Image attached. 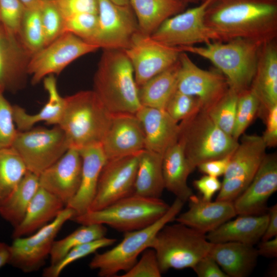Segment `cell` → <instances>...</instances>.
Returning <instances> with one entry per match:
<instances>
[{
	"label": "cell",
	"instance_id": "obj_1",
	"mask_svg": "<svg viewBox=\"0 0 277 277\" xmlns=\"http://www.w3.org/2000/svg\"><path fill=\"white\" fill-rule=\"evenodd\" d=\"M204 20L219 41L267 43L276 39L277 0H212Z\"/></svg>",
	"mask_w": 277,
	"mask_h": 277
},
{
	"label": "cell",
	"instance_id": "obj_2",
	"mask_svg": "<svg viewBox=\"0 0 277 277\" xmlns=\"http://www.w3.org/2000/svg\"><path fill=\"white\" fill-rule=\"evenodd\" d=\"M129 58L122 50H103L93 77V91L112 114H134L142 107Z\"/></svg>",
	"mask_w": 277,
	"mask_h": 277
},
{
	"label": "cell",
	"instance_id": "obj_3",
	"mask_svg": "<svg viewBox=\"0 0 277 277\" xmlns=\"http://www.w3.org/2000/svg\"><path fill=\"white\" fill-rule=\"evenodd\" d=\"M263 44L235 38L226 42L211 41L202 46L180 48L183 52L211 62L225 76L229 88L239 94L250 87Z\"/></svg>",
	"mask_w": 277,
	"mask_h": 277
},
{
	"label": "cell",
	"instance_id": "obj_4",
	"mask_svg": "<svg viewBox=\"0 0 277 277\" xmlns=\"http://www.w3.org/2000/svg\"><path fill=\"white\" fill-rule=\"evenodd\" d=\"M64 98V111L58 126L64 132L70 148L80 150L101 144L111 113L94 91H81Z\"/></svg>",
	"mask_w": 277,
	"mask_h": 277
},
{
	"label": "cell",
	"instance_id": "obj_5",
	"mask_svg": "<svg viewBox=\"0 0 277 277\" xmlns=\"http://www.w3.org/2000/svg\"><path fill=\"white\" fill-rule=\"evenodd\" d=\"M177 142L193 170L201 164L232 153L239 144L203 109L180 122Z\"/></svg>",
	"mask_w": 277,
	"mask_h": 277
},
{
	"label": "cell",
	"instance_id": "obj_6",
	"mask_svg": "<svg viewBox=\"0 0 277 277\" xmlns=\"http://www.w3.org/2000/svg\"><path fill=\"white\" fill-rule=\"evenodd\" d=\"M169 207L160 198L133 194L102 209L89 210L71 220L81 225H106L125 232L149 226L163 216Z\"/></svg>",
	"mask_w": 277,
	"mask_h": 277
},
{
	"label": "cell",
	"instance_id": "obj_7",
	"mask_svg": "<svg viewBox=\"0 0 277 277\" xmlns=\"http://www.w3.org/2000/svg\"><path fill=\"white\" fill-rule=\"evenodd\" d=\"M184 203L176 198L166 213L152 224L142 229L125 232L123 240L112 249L96 253L90 262L91 269L98 270L101 277H110L121 271H127L137 262L138 255L150 248L157 232L174 221Z\"/></svg>",
	"mask_w": 277,
	"mask_h": 277
},
{
	"label": "cell",
	"instance_id": "obj_8",
	"mask_svg": "<svg viewBox=\"0 0 277 277\" xmlns=\"http://www.w3.org/2000/svg\"><path fill=\"white\" fill-rule=\"evenodd\" d=\"M211 245L206 234L177 223L165 225L150 248L155 251L162 273L170 269L192 268L208 254Z\"/></svg>",
	"mask_w": 277,
	"mask_h": 277
},
{
	"label": "cell",
	"instance_id": "obj_9",
	"mask_svg": "<svg viewBox=\"0 0 277 277\" xmlns=\"http://www.w3.org/2000/svg\"><path fill=\"white\" fill-rule=\"evenodd\" d=\"M12 147L23 160L27 171L39 175L69 148L66 136L58 126L32 127L18 131Z\"/></svg>",
	"mask_w": 277,
	"mask_h": 277
},
{
	"label": "cell",
	"instance_id": "obj_10",
	"mask_svg": "<svg viewBox=\"0 0 277 277\" xmlns=\"http://www.w3.org/2000/svg\"><path fill=\"white\" fill-rule=\"evenodd\" d=\"M261 136L244 134L231 155L215 200L233 202L247 187L264 159Z\"/></svg>",
	"mask_w": 277,
	"mask_h": 277
},
{
	"label": "cell",
	"instance_id": "obj_11",
	"mask_svg": "<svg viewBox=\"0 0 277 277\" xmlns=\"http://www.w3.org/2000/svg\"><path fill=\"white\" fill-rule=\"evenodd\" d=\"M99 49L72 33H63L31 55L28 73L32 84L36 85L49 75L60 74L75 60Z\"/></svg>",
	"mask_w": 277,
	"mask_h": 277
},
{
	"label": "cell",
	"instance_id": "obj_12",
	"mask_svg": "<svg viewBox=\"0 0 277 277\" xmlns=\"http://www.w3.org/2000/svg\"><path fill=\"white\" fill-rule=\"evenodd\" d=\"M212 0H204L164 22L151 35L157 42L173 47L195 46L217 41L215 34L206 25V10Z\"/></svg>",
	"mask_w": 277,
	"mask_h": 277
},
{
	"label": "cell",
	"instance_id": "obj_13",
	"mask_svg": "<svg viewBox=\"0 0 277 277\" xmlns=\"http://www.w3.org/2000/svg\"><path fill=\"white\" fill-rule=\"evenodd\" d=\"M75 215L72 209L65 207L51 222L34 234L14 239L9 264L24 272L38 270L45 263L55 238L64 224Z\"/></svg>",
	"mask_w": 277,
	"mask_h": 277
},
{
	"label": "cell",
	"instance_id": "obj_14",
	"mask_svg": "<svg viewBox=\"0 0 277 277\" xmlns=\"http://www.w3.org/2000/svg\"><path fill=\"white\" fill-rule=\"evenodd\" d=\"M98 6L97 27L91 44L103 50L126 49L139 30L131 7L111 0H98Z\"/></svg>",
	"mask_w": 277,
	"mask_h": 277
},
{
	"label": "cell",
	"instance_id": "obj_15",
	"mask_svg": "<svg viewBox=\"0 0 277 277\" xmlns=\"http://www.w3.org/2000/svg\"><path fill=\"white\" fill-rule=\"evenodd\" d=\"M124 51L132 64L138 87L175 63L183 52L181 48L164 45L140 30Z\"/></svg>",
	"mask_w": 277,
	"mask_h": 277
},
{
	"label": "cell",
	"instance_id": "obj_16",
	"mask_svg": "<svg viewBox=\"0 0 277 277\" xmlns=\"http://www.w3.org/2000/svg\"><path fill=\"white\" fill-rule=\"evenodd\" d=\"M179 61L176 90L197 97L205 110L214 105L229 90L226 78L219 70L201 68L183 51Z\"/></svg>",
	"mask_w": 277,
	"mask_h": 277
},
{
	"label": "cell",
	"instance_id": "obj_17",
	"mask_svg": "<svg viewBox=\"0 0 277 277\" xmlns=\"http://www.w3.org/2000/svg\"><path fill=\"white\" fill-rule=\"evenodd\" d=\"M137 154L106 161L101 170L96 193L89 210L102 209L134 194Z\"/></svg>",
	"mask_w": 277,
	"mask_h": 277
},
{
	"label": "cell",
	"instance_id": "obj_18",
	"mask_svg": "<svg viewBox=\"0 0 277 277\" xmlns=\"http://www.w3.org/2000/svg\"><path fill=\"white\" fill-rule=\"evenodd\" d=\"M101 146L107 160L136 154L144 149V133L136 115L111 113Z\"/></svg>",
	"mask_w": 277,
	"mask_h": 277
},
{
	"label": "cell",
	"instance_id": "obj_19",
	"mask_svg": "<svg viewBox=\"0 0 277 277\" xmlns=\"http://www.w3.org/2000/svg\"><path fill=\"white\" fill-rule=\"evenodd\" d=\"M276 190V154H266L249 185L233 202L237 215L267 213L268 200Z\"/></svg>",
	"mask_w": 277,
	"mask_h": 277
},
{
	"label": "cell",
	"instance_id": "obj_20",
	"mask_svg": "<svg viewBox=\"0 0 277 277\" xmlns=\"http://www.w3.org/2000/svg\"><path fill=\"white\" fill-rule=\"evenodd\" d=\"M82 168L79 150L70 148L39 175V187L57 197L66 206L78 190Z\"/></svg>",
	"mask_w": 277,
	"mask_h": 277
},
{
	"label": "cell",
	"instance_id": "obj_21",
	"mask_svg": "<svg viewBox=\"0 0 277 277\" xmlns=\"http://www.w3.org/2000/svg\"><path fill=\"white\" fill-rule=\"evenodd\" d=\"M31 55L19 37L0 24V87L4 91L15 92L25 87Z\"/></svg>",
	"mask_w": 277,
	"mask_h": 277
},
{
	"label": "cell",
	"instance_id": "obj_22",
	"mask_svg": "<svg viewBox=\"0 0 277 277\" xmlns=\"http://www.w3.org/2000/svg\"><path fill=\"white\" fill-rule=\"evenodd\" d=\"M188 202V209L178 214L174 220L205 234L237 215L233 202H212L194 194Z\"/></svg>",
	"mask_w": 277,
	"mask_h": 277
},
{
	"label": "cell",
	"instance_id": "obj_23",
	"mask_svg": "<svg viewBox=\"0 0 277 277\" xmlns=\"http://www.w3.org/2000/svg\"><path fill=\"white\" fill-rule=\"evenodd\" d=\"M250 88L259 100V114L264 118L267 111L277 105L276 39L262 44Z\"/></svg>",
	"mask_w": 277,
	"mask_h": 277
},
{
	"label": "cell",
	"instance_id": "obj_24",
	"mask_svg": "<svg viewBox=\"0 0 277 277\" xmlns=\"http://www.w3.org/2000/svg\"><path fill=\"white\" fill-rule=\"evenodd\" d=\"M135 115L143 129L145 149L163 155L177 142L179 124L165 110L142 106Z\"/></svg>",
	"mask_w": 277,
	"mask_h": 277
},
{
	"label": "cell",
	"instance_id": "obj_25",
	"mask_svg": "<svg viewBox=\"0 0 277 277\" xmlns=\"http://www.w3.org/2000/svg\"><path fill=\"white\" fill-rule=\"evenodd\" d=\"M79 151L82 160L80 188L75 196L65 206L74 210V216L89 210L96 193L101 170L107 161L101 144L85 147Z\"/></svg>",
	"mask_w": 277,
	"mask_h": 277
},
{
	"label": "cell",
	"instance_id": "obj_26",
	"mask_svg": "<svg viewBox=\"0 0 277 277\" xmlns=\"http://www.w3.org/2000/svg\"><path fill=\"white\" fill-rule=\"evenodd\" d=\"M208 254L228 277L249 275L259 256L253 245L236 242L212 243Z\"/></svg>",
	"mask_w": 277,
	"mask_h": 277
},
{
	"label": "cell",
	"instance_id": "obj_27",
	"mask_svg": "<svg viewBox=\"0 0 277 277\" xmlns=\"http://www.w3.org/2000/svg\"><path fill=\"white\" fill-rule=\"evenodd\" d=\"M206 234L212 243L236 242L250 245L262 238L268 221V212L261 215H239Z\"/></svg>",
	"mask_w": 277,
	"mask_h": 277
},
{
	"label": "cell",
	"instance_id": "obj_28",
	"mask_svg": "<svg viewBox=\"0 0 277 277\" xmlns=\"http://www.w3.org/2000/svg\"><path fill=\"white\" fill-rule=\"evenodd\" d=\"M65 207L57 197L39 187L22 222L14 227L13 239L29 235L53 220Z\"/></svg>",
	"mask_w": 277,
	"mask_h": 277
},
{
	"label": "cell",
	"instance_id": "obj_29",
	"mask_svg": "<svg viewBox=\"0 0 277 277\" xmlns=\"http://www.w3.org/2000/svg\"><path fill=\"white\" fill-rule=\"evenodd\" d=\"M43 81L48 98L37 113L30 114L18 105L13 106L14 121L18 131L30 129L41 122L55 126L58 125L61 121L64 111L65 98L58 91L54 75L47 76Z\"/></svg>",
	"mask_w": 277,
	"mask_h": 277
},
{
	"label": "cell",
	"instance_id": "obj_30",
	"mask_svg": "<svg viewBox=\"0 0 277 277\" xmlns=\"http://www.w3.org/2000/svg\"><path fill=\"white\" fill-rule=\"evenodd\" d=\"M162 172L165 188L184 203L193 194L187 179L193 171L183 148L177 142L163 155Z\"/></svg>",
	"mask_w": 277,
	"mask_h": 277
},
{
	"label": "cell",
	"instance_id": "obj_31",
	"mask_svg": "<svg viewBox=\"0 0 277 277\" xmlns=\"http://www.w3.org/2000/svg\"><path fill=\"white\" fill-rule=\"evenodd\" d=\"M185 0H129L139 30L151 35L167 19L186 9Z\"/></svg>",
	"mask_w": 277,
	"mask_h": 277
},
{
	"label": "cell",
	"instance_id": "obj_32",
	"mask_svg": "<svg viewBox=\"0 0 277 277\" xmlns=\"http://www.w3.org/2000/svg\"><path fill=\"white\" fill-rule=\"evenodd\" d=\"M163 155L143 149L137 154L134 194L159 199L165 188L162 172Z\"/></svg>",
	"mask_w": 277,
	"mask_h": 277
},
{
	"label": "cell",
	"instance_id": "obj_33",
	"mask_svg": "<svg viewBox=\"0 0 277 277\" xmlns=\"http://www.w3.org/2000/svg\"><path fill=\"white\" fill-rule=\"evenodd\" d=\"M179 61L138 87L142 106L165 110L169 98L176 90Z\"/></svg>",
	"mask_w": 277,
	"mask_h": 277
},
{
	"label": "cell",
	"instance_id": "obj_34",
	"mask_svg": "<svg viewBox=\"0 0 277 277\" xmlns=\"http://www.w3.org/2000/svg\"><path fill=\"white\" fill-rule=\"evenodd\" d=\"M39 187L38 176L27 171L14 191L0 206V215L14 227L24 219Z\"/></svg>",
	"mask_w": 277,
	"mask_h": 277
},
{
	"label": "cell",
	"instance_id": "obj_35",
	"mask_svg": "<svg viewBox=\"0 0 277 277\" xmlns=\"http://www.w3.org/2000/svg\"><path fill=\"white\" fill-rule=\"evenodd\" d=\"M27 171L23 160L12 147L0 149V206Z\"/></svg>",
	"mask_w": 277,
	"mask_h": 277
},
{
	"label": "cell",
	"instance_id": "obj_36",
	"mask_svg": "<svg viewBox=\"0 0 277 277\" xmlns=\"http://www.w3.org/2000/svg\"><path fill=\"white\" fill-rule=\"evenodd\" d=\"M81 225L64 238L54 241L50 253L51 265L60 261L74 247L105 237L107 229L104 225L92 224Z\"/></svg>",
	"mask_w": 277,
	"mask_h": 277
},
{
	"label": "cell",
	"instance_id": "obj_37",
	"mask_svg": "<svg viewBox=\"0 0 277 277\" xmlns=\"http://www.w3.org/2000/svg\"><path fill=\"white\" fill-rule=\"evenodd\" d=\"M18 37L24 46L32 55L45 46L40 6L26 8Z\"/></svg>",
	"mask_w": 277,
	"mask_h": 277
},
{
	"label": "cell",
	"instance_id": "obj_38",
	"mask_svg": "<svg viewBox=\"0 0 277 277\" xmlns=\"http://www.w3.org/2000/svg\"><path fill=\"white\" fill-rule=\"evenodd\" d=\"M116 240L104 237L77 246L69 250L57 263L45 268L43 276L57 277L63 270L73 262L95 252L98 249L112 245Z\"/></svg>",
	"mask_w": 277,
	"mask_h": 277
},
{
	"label": "cell",
	"instance_id": "obj_39",
	"mask_svg": "<svg viewBox=\"0 0 277 277\" xmlns=\"http://www.w3.org/2000/svg\"><path fill=\"white\" fill-rule=\"evenodd\" d=\"M238 98V94L229 88L217 102L205 110L221 129L231 136L235 124Z\"/></svg>",
	"mask_w": 277,
	"mask_h": 277
},
{
	"label": "cell",
	"instance_id": "obj_40",
	"mask_svg": "<svg viewBox=\"0 0 277 277\" xmlns=\"http://www.w3.org/2000/svg\"><path fill=\"white\" fill-rule=\"evenodd\" d=\"M260 103L252 90L249 89L238 94L236 116L232 136L236 140L244 134L245 131L259 114Z\"/></svg>",
	"mask_w": 277,
	"mask_h": 277
},
{
	"label": "cell",
	"instance_id": "obj_41",
	"mask_svg": "<svg viewBox=\"0 0 277 277\" xmlns=\"http://www.w3.org/2000/svg\"><path fill=\"white\" fill-rule=\"evenodd\" d=\"M40 13L46 46L65 33V19L54 0H44Z\"/></svg>",
	"mask_w": 277,
	"mask_h": 277
},
{
	"label": "cell",
	"instance_id": "obj_42",
	"mask_svg": "<svg viewBox=\"0 0 277 277\" xmlns=\"http://www.w3.org/2000/svg\"><path fill=\"white\" fill-rule=\"evenodd\" d=\"M202 108L201 103L197 97L176 90L167 102L165 110L178 123Z\"/></svg>",
	"mask_w": 277,
	"mask_h": 277
},
{
	"label": "cell",
	"instance_id": "obj_43",
	"mask_svg": "<svg viewBox=\"0 0 277 277\" xmlns=\"http://www.w3.org/2000/svg\"><path fill=\"white\" fill-rule=\"evenodd\" d=\"M98 23L97 14L84 13L75 14L65 19L64 32L72 33L91 43Z\"/></svg>",
	"mask_w": 277,
	"mask_h": 277
},
{
	"label": "cell",
	"instance_id": "obj_44",
	"mask_svg": "<svg viewBox=\"0 0 277 277\" xmlns=\"http://www.w3.org/2000/svg\"><path fill=\"white\" fill-rule=\"evenodd\" d=\"M25 10L21 0H0V24L9 33L18 36Z\"/></svg>",
	"mask_w": 277,
	"mask_h": 277
},
{
	"label": "cell",
	"instance_id": "obj_45",
	"mask_svg": "<svg viewBox=\"0 0 277 277\" xmlns=\"http://www.w3.org/2000/svg\"><path fill=\"white\" fill-rule=\"evenodd\" d=\"M18 130L15 126L13 106L0 92V149L12 147Z\"/></svg>",
	"mask_w": 277,
	"mask_h": 277
},
{
	"label": "cell",
	"instance_id": "obj_46",
	"mask_svg": "<svg viewBox=\"0 0 277 277\" xmlns=\"http://www.w3.org/2000/svg\"><path fill=\"white\" fill-rule=\"evenodd\" d=\"M141 258L121 277H160L162 272L154 249L148 248Z\"/></svg>",
	"mask_w": 277,
	"mask_h": 277
},
{
	"label": "cell",
	"instance_id": "obj_47",
	"mask_svg": "<svg viewBox=\"0 0 277 277\" xmlns=\"http://www.w3.org/2000/svg\"><path fill=\"white\" fill-rule=\"evenodd\" d=\"M64 19L84 13L97 14L98 0H54Z\"/></svg>",
	"mask_w": 277,
	"mask_h": 277
},
{
	"label": "cell",
	"instance_id": "obj_48",
	"mask_svg": "<svg viewBox=\"0 0 277 277\" xmlns=\"http://www.w3.org/2000/svg\"><path fill=\"white\" fill-rule=\"evenodd\" d=\"M192 269L199 277H228L208 254L199 260Z\"/></svg>",
	"mask_w": 277,
	"mask_h": 277
},
{
	"label": "cell",
	"instance_id": "obj_49",
	"mask_svg": "<svg viewBox=\"0 0 277 277\" xmlns=\"http://www.w3.org/2000/svg\"><path fill=\"white\" fill-rule=\"evenodd\" d=\"M264 119L266 129L261 136L267 147H275L277 145V105L267 111Z\"/></svg>",
	"mask_w": 277,
	"mask_h": 277
},
{
	"label": "cell",
	"instance_id": "obj_50",
	"mask_svg": "<svg viewBox=\"0 0 277 277\" xmlns=\"http://www.w3.org/2000/svg\"><path fill=\"white\" fill-rule=\"evenodd\" d=\"M193 185L205 200L210 201L214 194L219 191L222 182L218 177L206 175L193 182Z\"/></svg>",
	"mask_w": 277,
	"mask_h": 277
},
{
	"label": "cell",
	"instance_id": "obj_51",
	"mask_svg": "<svg viewBox=\"0 0 277 277\" xmlns=\"http://www.w3.org/2000/svg\"><path fill=\"white\" fill-rule=\"evenodd\" d=\"M231 155L204 162L197 167L201 172L206 175L218 177L224 174L228 166Z\"/></svg>",
	"mask_w": 277,
	"mask_h": 277
},
{
	"label": "cell",
	"instance_id": "obj_52",
	"mask_svg": "<svg viewBox=\"0 0 277 277\" xmlns=\"http://www.w3.org/2000/svg\"><path fill=\"white\" fill-rule=\"evenodd\" d=\"M269 218L266 230L261 239L267 240L277 236V205L274 204L268 209Z\"/></svg>",
	"mask_w": 277,
	"mask_h": 277
},
{
	"label": "cell",
	"instance_id": "obj_53",
	"mask_svg": "<svg viewBox=\"0 0 277 277\" xmlns=\"http://www.w3.org/2000/svg\"><path fill=\"white\" fill-rule=\"evenodd\" d=\"M256 249L259 255L268 258H276L277 236L269 240L262 241Z\"/></svg>",
	"mask_w": 277,
	"mask_h": 277
},
{
	"label": "cell",
	"instance_id": "obj_54",
	"mask_svg": "<svg viewBox=\"0 0 277 277\" xmlns=\"http://www.w3.org/2000/svg\"><path fill=\"white\" fill-rule=\"evenodd\" d=\"M11 258V248L8 244L0 242V269L9 263Z\"/></svg>",
	"mask_w": 277,
	"mask_h": 277
},
{
	"label": "cell",
	"instance_id": "obj_55",
	"mask_svg": "<svg viewBox=\"0 0 277 277\" xmlns=\"http://www.w3.org/2000/svg\"><path fill=\"white\" fill-rule=\"evenodd\" d=\"M44 0H21L26 8L39 7Z\"/></svg>",
	"mask_w": 277,
	"mask_h": 277
},
{
	"label": "cell",
	"instance_id": "obj_56",
	"mask_svg": "<svg viewBox=\"0 0 277 277\" xmlns=\"http://www.w3.org/2000/svg\"><path fill=\"white\" fill-rule=\"evenodd\" d=\"M116 4L120 5H126L129 4V0H111Z\"/></svg>",
	"mask_w": 277,
	"mask_h": 277
},
{
	"label": "cell",
	"instance_id": "obj_57",
	"mask_svg": "<svg viewBox=\"0 0 277 277\" xmlns=\"http://www.w3.org/2000/svg\"><path fill=\"white\" fill-rule=\"evenodd\" d=\"M185 1H187L188 3H197L199 2H200L201 3L204 0H185Z\"/></svg>",
	"mask_w": 277,
	"mask_h": 277
},
{
	"label": "cell",
	"instance_id": "obj_58",
	"mask_svg": "<svg viewBox=\"0 0 277 277\" xmlns=\"http://www.w3.org/2000/svg\"><path fill=\"white\" fill-rule=\"evenodd\" d=\"M4 92V91L2 89V88L0 87V92Z\"/></svg>",
	"mask_w": 277,
	"mask_h": 277
}]
</instances>
